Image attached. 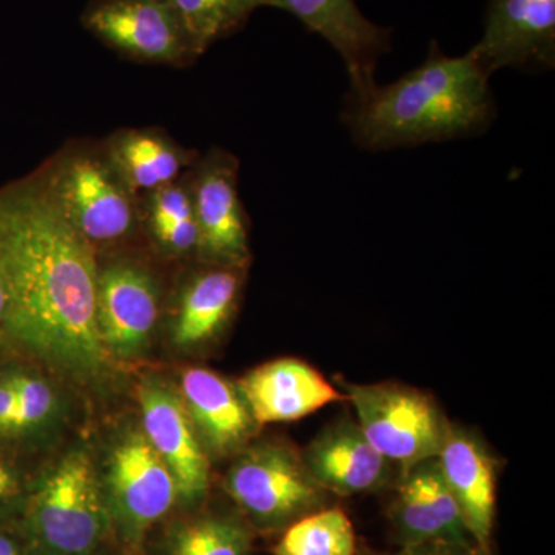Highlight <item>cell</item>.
<instances>
[{
  "mask_svg": "<svg viewBox=\"0 0 555 555\" xmlns=\"http://www.w3.org/2000/svg\"><path fill=\"white\" fill-rule=\"evenodd\" d=\"M406 474L425 496L427 505L443 529L447 545L469 547V531L454 494L441 476L437 459L426 460L420 465L409 467Z\"/></svg>",
  "mask_w": 555,
  "mask_h": 555,
  "instance_id": "obj_24",
  "label": "cell"
},
{
  "mask_svg": "<svg viewBox=\"0 0 555 555\" xmlns=\"http://www.w3.org/2000/svg\"><path fill=\"white\" fill-rule=\"evenodd\" d=\"M469 53L489 76L506 67L553 68L555 0H489L483 36Z\"/></svg>",
  "mask_w": 555,
  "mask_h": 555,
  "instance_id": "obj_12",
  "label": "cell"
},
{
  "mask_svg": "<svg viewBox=\"0 0 555 555\" xmlns=\"http://www.w3.org/2000/svg\"><path fill=\"white\" fill-rule=\"evenodd\" d=\"M179 398L207 455H235L247 447L258 429L238 387L217 372L185 369Z\"/></svg>",
  "mask_w": 555,
  "mask_h": 555,
  "instance_id": "obj_15",
  "label": "cell"
},
{
  "mask_svg": "<svg viewBox=\"0 0 555 555\" xmlns=\"http://www.w3.org/2000/svg\"><path fill=\"white\" fill-rule=\"evenodd\" d=\"M17 403L16 387L11 378L0 382V433H14L17 430Z\"/></svg>",
  "mask_w": 555,
  "mask_h": 555,
  "instance_id": "obj_27",
  "label": "cell"
},
{
  "mask_svg": "<svg viewBox=\"0 0 555 555\" xmlns=\"http://www.w3.org/2000/svg\"><path fill=\"white\" fill-rule=\"evenodd\" d=\"M7 305H9V297H7L5 278H3L2 269H0V326L5 320Z\"/></svg>",
  "mask_w": 555,
  "mask_h": 555,
  "instance_id": "obj_31",
  "label": "cell"
},
{
  "mask_svg": "<svg viewBox=\"0 0 555 555\" xmlns=\"http://www.w3.org/2000/svg\"><path fill=\"white\" fill-rule=\"evenodd\" d=\"M96 326L108 357L137 360L158 324L163 286L155 269L138 255H96Z\"/></svg>",
  "mask_w": 555,
  "mask_h": 555,
  "instance_id": "obj_7",
  "label": "cell"
},
{
  "mask_svg": "<svg viewBox=\"0 0 555 555\" xmlns=\"http://www.w3.org/2000/svg\"><path fill=\"white\" fill-rule=\"evenodd\" d=\"M246 526L228 516H203L171 529L164 555H247Z\"/></svg>",
  "mask_w": 555,
  "mask_h": 555,
  "instance_id": "obj_23",
  "label": "cell"
},
{
  "mask_svg": "<svg viewBox=\"0 0 555 555\" xmlns=\"http://www.w3.org/2000/svg\"><path fill=\"white\" fill-rule=\"evenodd\" d=\"M83 28L124 60L184 68L198 51L167 0H90Z\"/></svg>",
  "mask_w": 555,
  "mask_h": 555,
  "instance_id": "obj_8",
  "label": "cell"
},
{
  "mask_svg": "<svg viewBox=\"0 0 555 555\" xmlns=\"http://www.w3.org/2000/svg\"><path fill=\"white\" fill-rule=\"evenodd\" d=\"M38 175L68 224L96 255L141 236L139 196L120 178L101 141L68 142Z\"/></svg>",
  "mask_w": 555,
  "mask_h": 555,
  "instance_id": "obj_3",
  "label": "cell"
},
{
  "mask_svg": "<svg viewBox=\"0 0 555 555\" xmlns=\"http://www.w3.org/2000/svg\"><path fill=\"white\" fill-rule=\"evenodd\" d=\"M0 555H24L14 540L5 534H0Z\"/></svg>",
  "mask_w": 555,
  "mask_h": 555,
  "instance_id": "obj_30",
  "label": "cell"
},
{
  "mask_svg": "<svg viewBox=\"0 0 555 555\" xmlns=\"http://www.w3.org/2000/svg\"><path fill=\"white\" fill-rule=\"evenodd\" d=\"M100 477L82 451L65 455L43 477L31 507V529L43 555H91L107 526Z\"/></svg>",
  "mask_w": 555,
  "mask_h": 555,
  "instance_id": "obj_5",
  "label": "cell"
},
{
  "mask_svg": "<svg viewBox=\"0 0 555 555\" xmlns=\"http://www.w3.org/2000/svg\"><path fill=\"white\" fill-rule=\"evenodd\" d=\"M246 269L198 261L173 302L171 338L181 349L207 345L228 328L238 310Z\"/></svg>",
  "mask_w": 555,
  "mask_h": 555,
  "instance_id": "obj_16",
  "label": "cell"
},
{
  "mask_svg": "<svg viewBox=\"0 0 555 555\" xmlns=\"http://www.w3.org/2000/svg\"><path fill=\"white\" fill-rule=\"evenodd\" d=\"M188 171L164 188L139 195L141 236L167 261L198 257V224Z\"/></svg>",
  "mask_w": 555,
  "mask_h": 555,
  "instance_id": "obj_20",
  "label": "cell"
},
{
  "mask_svg": "<svg viewBox=\"0 0 555 555\" xmlns=\"http://www.w3.org/2000/svg\"><path fill=\"white\" fill-rule=\"evenodd\" d=\"M352 521L337 507L318 509L288 525L275 555H356Z\"/></svg>",
  "mask_w": 555,
  "mask_h": 555,
  "instance_id": "obj_22",
  "label": "cell"
},
{
  "mask_svg": "<svg viewBox=\"0 0 555 555\" xmlns=\"http://www.w3.org/2000/svg\"><path fill=\"white\" fill-rule=\"evenodd\" d=\"M203 56L218 40L240 31L262 0H167Z\"/></svg>",
  "mask_w": 555,
  "mask_h": 555,
  "instance_id": "obj_21",
  "label": "cell"
},
{
  "mask_svg": "<svg viewBox=\"0 0 555 555\" xmlns=\"http://www.w3.org/2000/svg\"><path fill=\"white\" fill-rule=\"evenodd\" d=\"M11 382L16 387L20 403L17 430L35 429L53 418L57 411V397L50 383L35 375H16L11 377Z\"/></svg>",
  "mask_w": 555,
  "mask_h": 555,
  "instance_id": "obj_26",
  "label": "cell"
},
{
  "mask_svg": "<svg viewBox=\"0 0 555 555\" xmlns=\"http://www.w3.org/2000/svg\"><path fill=\"white\" fill-rule=\"evenodd\" d=\"M0 269L7 334L69 377L104 375L96 251L68 224L38 171L0 189Z\"/></svg>",
  "mask_w": 555,
  "mask_h": 555,
  "instance_id": "obj_1",
  "label": "cell"
},
{
  "mask_svg": "<svg viewBox=\"0 0 555 555\" xmlns=\"http://www.w3.org/2000/svg\"><path fill=\"white\" fill-rule=\"evenodd\" d=\"M224 481L233 502L262 528L292 525L326 503L327 491L310 474L302 454L280 441L244 448Z\"/></svg>",
  "mask_w": 555,
  "mask_h": 555,
  "instance_id": "obj_4",
  "label": "cell"
},
{
  "mask_svg": "<svg viewBox=\"0 0 555 555\" xmlns=\"http://www.w3.org/2000/svg\"><path fill=\"white\" fill-rule=\"evenodd\" d=\"M188 175L199 233L196 261L247 270L251 254L238 158L228 150L210 149Z\"/></svg>",
  "mask_w": 555,
  "mask_h": 555,
  "instance_id": "obj_10",
  "label": "cell"
},
{
  "mask_svg": "<svg viewBox=\"0 0 555 555\" xmlns=\"http://www.w3.org/2000/svg\"><path fill=\"white\" fill-rule=\"evenodd\" d=\"M449 555H478L476 551H470L469 547L448 546Z\"/></svg>",
  "mask_w": 555,
  "mask_h": 555,
  "instance_id": "obj_32",
  "label": "cell"
},
{
  "mask_svg": "<svg viewBox=\"0 0 555 555\" xmlns=\"http://www.w3.org/2000/svg\"><path fill=\"white\" fill-rule=\"evenodd\" d=\"M302 459L318 483L338 495L375 491L389 477V460L369 443L357 422L347 418L321 430Z\"/></svg>",
  "mask_w": 555,
  "mask_h": 555,
  "instance_id": "obj_17",
  "label": "cell"
},
{
  "mask_svg": "<svg viewBox=\"0 0 555 555\" xmlns=\"http://www.w3.org/2000/svg\"><path fill=\"white\" fill-rule=\"evenodd\" d=\"M139 404L142 433L169 467L178 499L199 502L210 485V465L181 398L166 383L150 378L139 387Z\"/></svg>",
  "mask_w": 555,
  "mask_h": 555,
  "instance_id": "obj_13",
  "label": "cell"
},
{
  "mask_svg": "<svg viewBox=\"0 0 555 555\" xmlns=\"http://www.w3.org/2000/svg\"><path fill=\"white\" fill-rule=\"evenodd\" d=\"M437 463L470 537L478 545H488L495 514L494 460L476 436L449 425Z\"/></svg>",
  "mask_w": 555,
  "mask_h": 555,
  "instance_id": "obj_18",
  "label": "cell"
},
{
  "mask_svg": "<svg viewBox=\"0 0 555 555\" xmlns=\"http://www.w3.org/2000/svg\"><path fill=\"white\" fill-rule=\"evenodd\" d=\"M345 389L364 437L390 463L408 470L440 454L451 423L433 397L396 383H345Z\"/></svg>",
  "mask_w": 555,
  "mask_h": 555,
  "instance_id": "obj_6",
  "label": "cell"
},
{
  "mask_svg": "<svg viewBox=\"0 0 555 555\" xmlns=\"http://www.w3.org/2000/svg\"><path fill=\"white\" fill-rule=\"evenodd\" d=\"M262 7L294 14L337 50L349 73V98L364 96L377 86L375 72L390 50V30L369 21L356 0H262Z\"/></svg>",
  "mask_w": 555,
  "mask_h": 555,
  "instance_id": "obj_11",
  "label": "cell"
},
{
  "mask_svg": "<svg viewBox=\"0 0 555 555\" xmlns=\"http://www.w3.org/2000/svg\"><path fill=\"white\" fill-rule=\"evenodd\" d=\"M398 555H449V547L441 543H423V545L409 546L404 553Z\"/></svg>",
  "mask_w": 555,
  "mask_h": 555,
  "instance_id": "obj_28",
  "label": "cell"
},
{
  "mask_svg": "<svg viewBox=\"0 0 555 555\" xmlns=\"http://www.w3.org/2000/svg\"><path fill=\"white\" fill-rule=\"evenodd\" d=\"M489 78L469 51L449 57L433 42L403 78L349 98L343 120L357 144L374 152L470 137L494 116Z\"/></svg>",
  "mask_w": 555,
  "mask_h": 555,
  "instance_id": "obj_2",
  "label": "cell"
},
{
  "mask_svg": "<svg viewBox=\"0 0 555 555\" xmlns=\"http://www.w3.org/2000/svg\"><path fill=\"white\" fill-rule=\"evenodd\" d=\"M14 488V478L7 467L0 465V499L10 494Z\"/></svg>",
  "mask_w": 555,
  "mask_h": 555,
  "instance_id": "obj_29",
  "label": "cell"
},
{
  "mask_svg": "<svg viewBox=\"0 0 555 555\" xmlns=\"http://www.w3.org/2000/svg\"><path fill=\"white\" fill-rule=\"evenodd\" d=\"M104 469L100 486L108 518L138 542L177 502L175 478L142 430H127L115 441Z\"/></svg>",
  "mask_w": 555,
  "mask_h": 555,
  "instance_id": "obj_9",
  "label": "cell"
},
{
  "mask_svg": "<svg viewBox=\"0 0 555 555\" xmlns=\"http://www.w3.org/2000/svg\"><path fill=\"white\" fill-rule=\"evenodd\" d=\"M392 516L398 531L409 546L423 545V543L447 545L443 529L427 505L425 496L416 489L408 474H404L403 480L398 486Z\"/></svg>",
  "mask_w": 555,
  "mask_h": 555,
  "instance_id": "obj_25",
  "label": "cell"
},
{
  "mask_svg": "<svg viewBox=\"0 0 555 555\" xmlns=\"http://www.w3.org/2000/svg\"><path fill=\"white\" fill-rule=\"evenodd\" d=\"M101 142L120 178L138 196L177 181L201 156L153 127L113 131Z\"/></svg>",
  "mask_w": 555,
  "mask_h": 555,
  "instance_id": "obj_19",
  "label": "cell"
},
{
  "mask_svg": "<svg viewBox=\"0 0 555 555\" xmlns=\"http://www.w3.org/2000/svg\"><path fill=\"white\" fill-rule=\"evenodd\" d=\"M236 387L259 426L297 422L346 400L320 371L297 358H280L251 369Z\"/></svg>",
  "mask_w": 555,
  "mask_h": 555,
  "instance_id": "obj_14",
  "label": "cell"
}]
</instances>
